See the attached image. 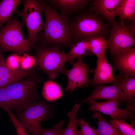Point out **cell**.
I'll list each match as a JSON object with an SVG mask.
<instances>
[{"label":"cell","mask_w":135,"mask_h":135,"mask_svg":"<svg viewBox=\"0 0 135 135\" xmlns=\"http://www.w3.org/2000/svg\"><path fill=\"white\" fill-rule=\"evenodd\" d=\"M46 22L43 32L38 35L36 46L54 47L60 49L70 48L73 44L70 33V20L68 16L58 12L47 1L40 0Z\"/></svg>","instance_id":"obj_1"},{"label":"cell","mask_w":135,"mask_h":135,"mask_svg":"<svg viewBox=\"0 0 135 135\" xmlns=\"http://www.w3.org/2000/svg\"><path fill=\"white\" fill-rule=\"evenodd\" d=\"M70 22L73 44L94 37L106 38L109 31L108 26L104 19L88 9H85L72 16Z\"/></svg>","instance_id":"obj_2"},{"label":"cell","mask_w":135,"mask_h":135,"mask_svg":"<svg viewBox=\"0 0 135 135\" xmlns=\"http://www.w3.org/2000/svg\"><path fill=\"white\" fill-rule=\"evenodd\" d=\"M42 80L39 72L36 70L25 80L5 86L12 99L13 109L18 114L38 101L40 97L36 90Z\"/></svg>","instance_id":"obj_3"},{"label":"cell","mask_w":135,"mask_h":135,"mask_svg":"<svg viewBox=\"0 0 135 135\" xmlns=\"http://www.w3.org/2000/svg\"><path fill=\"white\" fill-rule=\"evenodd\" d=\"M34 57L36 61L35 67L46 73L50 79L56 78L66 70L65 64L68 62L65 52H60L59 48L54 47L34 46Z\"/></svg>","instance_id":"obj_4"},{"label":"cell","mask_w":135,"mask_h":135,"mask_svg":"<svg viewBox=\"0 0 135 135\" xmlns=\"http://www.w3.org/2000/svg\"><path fill=\"white\" fill-rule=\"evenodd\" d=\"M24 24L16 18L11 19L0 29V48L5 51L19 54H28L34 48L23 34L22 28Z\"/></svg>","instance_id":"obj_5"},{"label":"cell","mask_w":135,"mask_h":135,"mask_svg":"<svg viewBox=\"0 0 135 135\" xmlns=\"http://www.w3.org/2000/svg\"><path fill=\"white\" fill-rule=\"evenodd\" d=\"M55 104L40 97L38 102L20 113L18 116L24 127L32 135H39L42 128L40 122L52 117Z\"/></svg>","instance_id":"obj_6"},{"label":"cell","mask_w":135,"mask_h":135,"mask_svg":"<svg viewBox=\"0 0 135 135\" xmlns=\"http://www.w3.org/2000/svg\"><path fill=\"white\" fill-rule=\"evenodd\" d=\"M24 1L23 10L17 11L16 14L22 17L28 30L27 39L30 43L34 46L38 35L43 30L44 27V23L41 16L42 7L39 1Z\"/></svg>","instance_id":"obj_7"},{"label":"cell","mask_w":135,"mask_h":135,"mask_svg":"<svg viewBox=\"0 0 135 135\" xmlns=\"http://www.w3.org/2000/svg\"><path fill=\"white\" fill-rule=\"evenodd\" d=\"M109 32L110 36L107 40V48L112 56L134 46V36L123 21L116 22Z\"/></svg>","instance_id":"obj_8"},{"label":"cell","mask_w":135,"mask_h":135,"mask_svg":"<svg viewBox=\"0 0 135 135\" xmlns=\"http://www.w3.org/2000/svg\"><path fill=\"white\" fill-rule=\"evenodd\" d=\"M115 82L110 86L98 85L88 97L81 100H76V104L80 105L84 103L88 104L92 100H102L107 101L116 100L124 104V94L120 86L119 75L115 77Z\"/></svg>","instance_id":"obj_9"},{"label":"cell","mask_w":135,"mask_h":135,"mask_svg":"<svg viewBox=\"0 0 135 135\" xmlns=\"http://www.w3.org/2000/svg\"><path fill=\"white\" fill-rule=\"evenodd\" d=\"M90 70L88 64L83 62L82 58L78 59L71 69L66 70L64 72L68 78L65 90L72 94L76 89H83L87 86L91 80L88 75Z\"/></svg>","instance_id":"obj_10"},{"label":"cell","mask_w":135,"mask_h":135,"mask_svg":"<svg viewBox=\"0 0 135 135\" xmlns=\"http://www.w3.org/2000/svg\"><path fill=\"white\" fill-rule=\"evenodd\" d=\"M96 63V68L91 70L94 76L91 79L90 84L95 87L100 85L114 83L116 78L113 74L112 67L108 61L106 54L98 57Z\"/></svg>","instance_id":"obj_11"},{"label":"cell","mask_w":135,"mask_h":135,"mask_svg":"<svg viewBox=\"0 0 135 135\" xmlns=\"http://www.w3.org/2000/svg\"><path fill=\"white\" fill-rule=\"evenodd\" d=\"M119 103L116 100L99 102L92 100L88 104L90 105L88 110L94 112H99L109 115L112 119L126 121L130 120V116L126 110L119 108Z\"/></svg>","instance_id":"obj_12"},{"label":"cell","mask_w":135,"mask_h":135,"mask_svg":"<svg viewBox=\"0 0 135 135\" xmlns=\"http://www.w3.org/2000/svg\"><path fill=\"white\" fill-rule=\"evenodd\" d=\"M120 0H94L90 4L88 10L107 21L112 26L116 22L117 11Z\"/></svg>","instance_id":"obj_13"},{"label":"cell","mask_w":135,"mask_h":135,"mask_svg":"<svg viewBox=\"0 0 135 135\" xmlns=\"http://www.w3.org/2000/svg\"><path fill=\"white\" fill-rule=\"evenodd\" d=\"M112 57L115 69L120 75L126 77L135 76V48L133 47Z\"/></svg>","instance_id":"obj_14"},{"label":"cell","mask_w":135,"mask_h":135,"mask_svg":"<svg viewBox=\"0 0 135 135\" xmlns=\"http://www.w3.org/2000/svg\"><path fill=\"white\" fill-rule=\"evenodd\" d=\"M33 69L26 70L19 68L13 70L8 68L3 56L0 62V88L17 82L32 74L35 71Z\"/></svg>","instance_id":"obj_15"},{"label":"cell","mask_w":135,"mask_h":135,"mask_svg":"<svg viewBox=\"0 0 135 135\" xmlns=\"http://www.w3.org/2000/svg\"><path fill=\"white\" fill-rule=\"evenodd\" d=\"M49 4L53 8L59 10L60 14L67 16H72L85 9L90 1L89 0H48Z\"/></svg>","instance_id":"obj_16"},{"label":"cell","mask_w":135,"mask_h":135,"mask_svg":"<svg viewBox=\"0 0 135 135\" xmlns=\"http://www.w3.org/2000/svg\"><path fill=\"white\" fill-rule=\"evenodd\" d=\"M120 20L129 23L135 22V0H120L117 12Z\"/></svg>","instance_id":"obj_17"},{"label":"cell","mask_w":135,"mask_h":135,"mask_svg":"<svg viewBox=\"0 0 135 135\" xmlns=\"http://www.w3.org/2000/svg\"><path fill=\"white\" fill-rule=\"evenodd\" d=\"M70 48V50L68 53H66V55L68 62L72 66L76 59L82 58L87 55H88L89 45L88 39L73 44Z\"/></svg>","instance_id":"obj_18"},{"label":"cell","mask_w":135,"mask_h":135,"mask_svg":"<svg viewBox=\"0 0 135 135\" xmlns=\"http://www.w3.org/2000/svg\"><path fill=\"white\" fill-rule=\"evenodd\" d=\"M92 117L98 120V127L95 129L97 135H122L112 124L107 121L100 112H95Z\"/></svg>","instance_id":"obj_19"},{"label":"cell","mask_w":135,"mask_h":135,"mask_svg":"<svg viewBox=\"0 0 135 135\" xmlns=\"http://www.w3.org/2000/svg\"><path fill=\"white\" fill-rule=\"evenodd\" d=\"M22 2L20 0H2L0 2V29L11 20L13 12Z\"/></svg>","instance_id":"obj_20"},{"label":"cell","mask_w":135,"mask_h":135,"mask_svg":"<svg viewBox=\"0 0 135 135\" xmlns=\"http://www.w3.org/2000/svg\"><path fill=\"white\" fill-rule=\"evenodd\" d=\"M120 88L124 94V104L130 102L135 96V77L119 75Z\"/></svg>","instance_id":"obj_21"},{"label":"cell","mask_w":135,"mask_h":135,"mask_svg":"<svg viewBox=\"0 0 135 135\" xmlns=\"http://www.w3.org/2000/svg\"><path fill=\"white\" fill-rule=\"evenodd\" d=\"M62 89L59 85L52 80L44 82L42 95L48 101L52 102L61 98L62 96Z\"/></svg>","instance_id":"obj_22"},{"label":"cell","mask_w":135,"mask_h":135,"mask_svg":"<svg viewBox=\"0 0 135 135\" xmlns=\"http://www.w3.org/2000/svg\"><path fill=\"white\" fill-rule=\"evenodd\" d=\"M89 45L88 55H95L98 57L105 54L107 48V40L102 36L88 38Z\"/></svg>","instance_id":"obj_23"},{"label":"cell","mask_w":135,"mask_h":135,"mask_svg":"<svg viewBox=\"0 0 135 135\" xmlns=\"http://www.w3.org/2000/svg\"><path fill=\"white\" fill-rule=\"evenodd\" d=\"M80 106V105L76 104L72 110L68 114L69 118L68 125L65 129L62 130L60 135H80V130H77L76 126V115Z\"/></svg>","instance_id":"obj_24"},{"label":"cell","mask_w":135,"mask_h":135,"mask_svg":"<svg viewBox=\"0 0 135 135\" xmlns=\"http://www.w3.org/2000/svg\"><path fill=\"white\" fill-rule=\"evenodd\" d=\"M110 123L112 124L122 135H135L134 128L126 121L111 119Z\"/></svg>","instance_id":"obj_25"},{"label":"cell","mask_w":135,"mask_h":135,"mask_svg":"<svg viewBox=\"0 0 135 135\" xmlns=\"http://www.w3.org/2000/svg\"><path fill=\"white\" fill-rule=\"evenodd\" d=\"M36 63L34 56L24 54L20 58V68L24 70H31L36 66Z\"/></svg>","instance_id":"obj_26"},{"label":"cell","mask_w":135,"mask_h":135,"mask_svg":"<svg viewBox=\"0 0 135 135\" xmlns=\"http://www.w3.org/2000/svg\"><path fill=\"white\" fill-rule=\"evenodd\" d=\"M8 113L15 127L17 135H28L20 120L12 112L10 109L6 107L3 108Z\"/></svg>","instance_id":"obj_27"},{"label":"cell","mask_w":135,"mask_h":135,"mask_svg":"<svg viewBox=\"0 0 135 135\" xmlns=\"http://www.w3.org/2000/svg\"><path fill=\"white\" fill-rule=\"evenodd\" d=\"M8 107L13 109L12 99L5 87L0 88V107Z\"/></svg>","instance_id":"obj_28"},{"label":"cell","mask_w":135,"mask_h":135,"mask_svg":"<svg viewBox=\"0 0 135 135\" xmlns=\"http://www.w3.org/2000/svg\"><path fill=\"white\" fill-rule=\"evenodd\" d=\"M64 122V121L62 120L51 128H46L42 127L39 135H60L63 129L62 127Z\"/></svg>","instance_id":"obj_29"},{"label":"cell","mask_w":135,"mask_h":135,"mask_svg":"<svg viewBox=\"0 0 135 135\" xmlns=\"http://www.w3.org/2000/svg\"><path fill=\"white\" fill-rule=\"evenodd\" d=\"M77 124L80 127V135H97L94 128H92L83 118L77 120Z\"/></svg>","instance_id":"obj_30"},{"label":"cell","mask_w":135,"mask_h":135,"mask_svg":"<svg viewBox=\"0 0 135 135\" xmlns=\"http://www.w3.org/2000/svg\"><path fill=\"white\" fill-rule=\"evenodd\" d=\"M20 58L18 55L16 54L10 56L6 61L8 68L13 70L18 69L20 68Z\"/></svg>","instance_id":"obj_31"},{"label":"cell","mask_w":135,"mask_h":135,"mask_svg":"<svg viewBox=\"0 0 135 135\" xmlns=\"http://www.w3.org/2000/svg\"><path fill=\"white\" fill-rule=\"evenodd\" d=\"M125 109L130 118L131 125L135 127V100L134 98L130 103L125 104Z\"/></svg>","instance_id":"obj_32"},{"label":"cell","mask_w":135,"mask_h":135,"mask_svg":"<svg viewBox=\"0 0 135 135\" xmlns=\"http://www.w3.org/2000/svg\"><path fill=\"white\" fill-rule=\"evenodd\" d=\"M3 55L2 53V50L1 48H0V62L1 57Z\"/></svg>","instance_id":"obj_33"}]
</instances>
